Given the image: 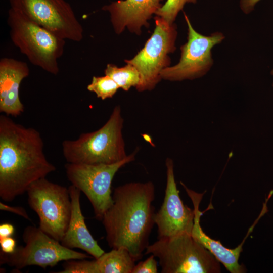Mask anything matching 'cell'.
Returning a JSON list of instances; mask_svg holds the SVG:
<instances>
[{
  "instance_id": "1",
  "label": "cell",
  "mask_w": 273,
  "mask_h": 273,
  "mask_svg": "<svg viewBox=\"0 0 273 273\" xmlns=\"http://www.w3.org/2000/svg\"><path fill=\"white\" fill-rule=\"evenodd\" d=\"M56 169L45 156L38 130L1 115L0 197L3 201H13Z\"/></svg>"
},
{
  "instance_id": "2",
  "label": "cell",
  "mask_w": 273,
  "mask_h": 273,
  "mask_svg": "<svg viewBox=\"0 0 273 273\" xmlns=\"http://www.w3.org/2000/svg\"><path fill=\"white\" fill-rule=\"evenodd\" d=\"M113 203L101 221L108 245L126 248L137 261L149 245L155 224V187L151 181L130 182L117 187Z\"/></svg>"
},
{
  "instance_id": "3",
  "label": "cell",
  "mask_w": 273,
  "mask_h": 273,
  "mask_svg": "<svg viewBox=\"0 0 273 273\" xmlns=\"http://www.w3.org/2000/svg\"><path fill=\"white\" fill-rule=\"evenodd\" d=\"M123 122L121 108L117 105L99 129L63 141L62 154L67 163L110 164L125 159L128 155L122 135Z\"/></svg>"
},
{
  "instance_id": "4",
  "label": "cell",
  "mask_w": 273,
  "mask_h": 273,
  "mask_svg": "<svg viewBox=\"0 0 273 273\" xmlns=\"http://www.w3.org/2000/svg\"><path fill=\"white\" fill-rule=\"evenodd\" d=\"M145 255L159 259L162 273H219V262L191 233L158 239L149 245Z\"/></svg>"
},
{
  "instance_id": "5",
  "label": "cell",
  "mask_w": 273,
  "mask_h": 273,
  "mask_svg": "<svg viewBox=\"0 0 273 273\" xmlns=\"http://www.w3.org/2000/svg\"><path fill=\"white\" fill-rule=\"evenodd\" d=\"M7 23L10 36L18 48L33 65L56 75L59 72L58 60L63 55L65 40L10 8Z\"/></svg>"
},
{
  "instance_id": "6",
  "label": "cell",
  "mask_w": 273,
  "mask_h": 273,
  "mask_svg": "<svg viewBox=\"0 0 273 273\" xmlns=\"http://www.w3.org/2000/svg\"><path fill=\"white\" fill-rule=\"evenodd\" d=\"M24 246H17L11 254L0 251L1 264H7L17 270L31 265L45 268L62 261L86 259L90 255L63 246L39 227L28 226L22 234Z\"/></svg>"
},
{
  "instance_id": "7",
  "label": "cell",
  "mask_w": 273,
  "mask_h": 273,
  "mask_svg": "<svg viewBox=\"0 0 273 273\" xmlns=\"http://www.w3.org/2000/svg\"><path fill=\"white\" fill-rule=\"evenodd\" d=\"M153 33L144 47L131 59L125 60L138 70L140 80L135 87L140 92L153 90L161 80V72L170 66L169 54L176 49L177 32L174 23L169 24L162 18L154 17Z\"/></svg>"
},
{
  "instance_id": "8",
  "label": "cell",
  "mask_w": 273,
  "mask_h": 273,
  "mask_svg": "<svg viewBox=\"0 0 273 273\" xmlns=\"http://www.w3.org/2000/svg\"><path fill=\"white\" fill-rule=\"evenodd\" d=\"M26 193L29 205L39 218L38 227L60 242L71 214L69 189L45 177L31 185Z\"/></svg>"
},
{
  "instance_id": "9",
  "label": "cell",
  "mask_w": 273,
  "mask_h": 273,
  "mask_svg": "<svg viewBox=\"0 0 273 273\" xmlns=\"http://www.w3.org/2000/svg\"><path fill=\"white\" fill-rule=\"evenodd\" d=\"M136 148L123 160L113 164H86L67 163L66 176L71 185L86 196L97 219L101 220L113 203L111 186L117 171L135 160Z\"/></svg>"
},
{
  "instance_id": "10",
  "label": "cell",
  "mask_w": 273,
  "mask_h": 273,
  "mask_svg": "<svg viewBox=\"0 0 273 273\" xmlns=\"http://www.w3.org/2000/svg\"><path fill=\"white\" fill-rule=\"evenodd\" d=\"M10 8L57 37L79 42L83 27L65 0H9Z\"/></svg>"
},
{
  "instance_id": "11",
  "label": "cell",
  "mask_w": 273,
  "mask_h": 273,
  "mask_svg": "<svg viewBox=\"0 0 273 273\" xmlns=\"http://www.w3.org/2000/svg\"><path fill=\"white\" fill-rule=\"evenodd\" d=\"M184 15L188 27L187 41L180 48L179 62L162 70L160 74L162 79L180 81L203 76L213 64L212 49L225 38L223 33L219 32L209 35L199 33L193 28L185 12Z\"/></svg>"
},
{
  "instance_id": "12",
  "label": "cell",
  "mask_w": 273,
  "mask_h": 273,
  "mask_svg": "<svg viewBox=\"0 0 273 273\" xmlns=\"http://www.w3.org/2000/svg\"><path fill=\"white\" fill-rule=\"evenodd\" d=\"M166 185L163 203L155 214L158 239L183 233H192L195 210L184 204L179 196L174 173V163L170 158L165 161Z\"/></svg>"
},
{
  "instance_id": "13",
  "label": "cell",
  "mask_w": 273,
  "mask_h": 273,
  "mask_svg": "<svg viewBox=\"0 0 273 273\" xmlns=\"http://www.w3.org/2000/svg\"><path fill=\"white\" fill-rule=\"evenodd\" d=\"M163 0H118L105 5L102 10L108 11L115 32L120 34L127 28L141 35L142 28H148L153 14L162 6Z\"/></svg>"
},
{
  "instance_id": "14",
  "label": "cell",
  "mask_w": 273,
  "mask_h": 273,
  "mask_svg": "<svg viewBox=\"0 0 273 273\" xmlns=\"http://www.w3.org/2000/svg\"><path fill=\"white\" fill-rule=\"evenodd\" d=\"M185 189L188 195L191 199L195 210L194 222L191 235L193 237L205 248L208 249L221 263L231 273H244L247 272L245 267L239 263L241 253L243 251V246L248 235L252 232L253 228L260 217L257 218L253 224L250 228L247 235L243 242L234 249H229L222 245L219 241L215 240L207 236L203 231L200 224V218L203 212L199 210V205L204 193H198L180 182Z\"/></svg>"
},
{
  "instance_id": "15",
  "label": "cell",
  "mask_w": 273,
  "mask_h": 273,
  "mask_svg": "<svg viewBox=\"0 0 273 273\" xmlns=\"http://www.w3.org/2000/svg\"><path fill=\"white\" fill-rule=\"evenodd\" d=\"M28 64L13 58L0 60V112L17 117L24 111L19 96L22 80L29 75Z\"/></svg>"
},
{
  "instance_id": "16",
  "label": "cell",
  "mask_w": 273,
  "mask_h": 273,
  "mask_svg": "<svg viewBox=\"0 0 273 273\" xmlns=\"http://www.w3.org/2000/svg\"><path fill=\"white\" fill-rule=\"evenodd\" d=\"M68 189L71 202V214L68 228L60 242L67 248L80 249L94 258H98L105 251L94 238L85 224L80 206L81 191L72 185Z\"/></svg>"
},
{
  "instance_id": "17",
  "label": "cell",
  "mask_w": 273,
  "mask_h": 273,
  "mask_svg": "<svg viewBox=\"0 0 273 273\" xmlns=\"http://www.w3.org/2000/svg\"><path fill=\"white\" fill-rule=\"evenodd\" d=\"M136 260L125 248L112 249L98 258L67 261L59 273H132Z\"/></svg>"
},
{
  "instance_id": "18",
  "label": "cell",
  "mask_w": 273,
  "mask_h": 273,
  "mask_svg": "<svg viewBox=\"0 0 273 273\" xmlns=\"http://www.w3.org/2000/svg\"><path fill=\"white\" fill-rule=\"evenodd\" d=\"M105 75L111 77L119 88L128 91L131 87H136L140 80V73L131 64L118 67L112 64H108L104 70Z\"/></svg>"
},
{
  "instance_id": "19",
  "label": "cell",
  "mask_w": 273,
  "mask_h": 273,
  "mask_svg": "<svg viewBox=\"0 0 273 273\" xmlns=\"http://www.w3.org/2000/svg\"><path fill=\"white\" fill-rule=\"evenodd\" d=\"M119 88L117 83L109 76H93L87 89L96 94L103 100L112 98Z\"/></svg>"
},
{
  "instance_id": "20",
  "label": "cell",
  "mask_w": 273,
  "mask_h": 273,
  "mask_svg": "<svg viewBox=\"0 0 273 273\" xmlns=\"http://www.w3.org/2000/svg\"><path fill=\"white\" fill-rule=\"evenodd\" d=\"M197 0H166L155 14L169 24H173L178 13L187 3H196Z\"/></svg>"
},
{
  "instance_id": "21",
  "label": "cell",
  "mask_w": 273,
  "mask_h": 273,
  "mask_svg": "<svg viewBox=\"0 0 273 273\" xmlns=\"http://www.w3.org/2000/svg\"><path fill=\"white\" fill-rule=\"evenodd\" d=\"M158 272L157 261L153 254L144 261L139 262L134 266L132 273H157Z\"/></svg>"
},
{
  "instance_id": "22",
  "label": "cell",
  "mask_w": 273,
  "mask_h": 273,
  "mask_svg": "<svg viewBox=\"0 0 273 273\" xmlns=\"http://www.w3.org/2000/svg\"><path fill=\"white\" fill-rule=\"evenodd\" d=\"M1 251L6 254L13 253L17 248L16 241L11 237L0 238Z\"/></svg>"
},
{
  "instance_id": "23",
  "label": "cell",
  "mask_w": 273,
  "mask_h": 273,
  "mask_svg": "<svg viewBox=\"0 0 273 273\" xmlns=\"http://www.w3.org/2000/svg\"><path fill=\"white\" fill-rule=\"evenodd\" d=\"M0 209L2 211H8L16 214L17 215L20 216L27 220H31L27 211L23 207L12 206L4 203L0 202Z\"/></svg>"
},
{
  "instance_id": "24",
  "label": "cell",
  "mask_w": 273,
  "mask_h": 273,
  "mask_svg": "<svg viewBox=\"0 0 273 273\" xmlns=\"http://www.w3.org/2000/svg\"><path fill=\"white\" fill-rule=\"evenodd\" d=\"M260 0H240V6L242 11L247 14L253 10L256 4Z\"/></svg>"
},
{
  "instance_id": "25",
  "label": "cell",
  "mask_w": 273,
  "mask_h": 273,
  "mask_svg": "<svg viewBox=\"0 0 273 273\" xmlns=\"http://www.w3.org/2000/svg\"><path fill=\"white\" fill-rule=\"evenodd\" d=\"M15 232V228L11 223H3L0 225V238L12 236Z\"/></svg>"
},
{
  "instance_id": "26",
  "label": "cell",
  "mask_w": 273,
  "mask_h": 273,
  "mask_svg": "<svg viewBox=\"0 0 273 273\" xmlns=\"http://www.w3.org/2000/svg\"><path fill=\"white\" fill-rule=\"evenodd\" d=\"M270 74L273 76V69L270 71ZM272 86L273 87V82L272 84Z\"/></svg>"
}]
</instances>
